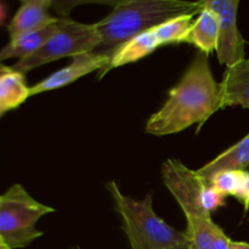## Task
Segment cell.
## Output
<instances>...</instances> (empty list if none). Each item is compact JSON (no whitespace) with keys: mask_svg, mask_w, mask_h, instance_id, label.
I'll use <instances>...</instances> for the list:
<instances>
[{"mask_svg":"<svg viewBox=\"0 0 249 249\" xmlns=\"http://www.w3.org/2000/svg\"><path fill=\"white\" fill-rule=\"evenodd\" d=\"M72 249H80L79 247H75V248H72Z\"/></svg>","mask_w":249,"mask_h":249,"instance_id":"cell-26","label":"cell"},{"mask_svg":"<svg viewBox=\"0 0 249 249\" xmlns=\"http://www.w3.org/2000/svg\"><path fill=\"white\" fill-rule=\"evenodd\" d=\"M6 18V9H5V5L2 2H0V26H2Z\"/></svg>","mask_w":249,"mask_h":249,"instance_id":"cell-21","label":"cell"},{"mask_svg":"<svg viewBox=\"0 0 249 249\" xmlns=\"http://www.w3.org/2000/svg\"><path fill=\"white\" fill-rule=\"evenodd\" d=\"M5 113V112L4 111H2V109H1V107H0V117H1L2 116V114H4Z\"/></svg>","mask_w":249,"mask_h":249,"instance_id":"cell-25","label":"cell"},{"mask_svg":"<svg viewBox=\"0 0 249 249\" xmlns=\"http://www.w3.org/2000/svg\"><path fill=\"white\" fill-rule=\"evenodd\" d=\"M219 18L215 12L203 6L194 23L190 27L182 43H189L196 46L198 51L209 53H214L218 45Z\"/></svg>","mask_w":249,"mask_h":249,"instance_id":"cell-14","label":"cell"},{"mask_svg":"<svg viewBox=\"0 0 249 249\" xmlns=\"http://www.w3.org/2000/svg\"><path fill=\"white\" fill-rule=\"evenodd\" d=\"M220 89V109L241 106L249 109V58L226 67Z\"/></svg>","mask_w":249,"mask_h":249,"instance_id":"cell-11","label":"cell"},{"mask_svg":"<svg viewBox=\"0 0 249 249\" xmlns=\"http://www.w3.org/2000/svg\"><path fill=\"white\" fill-rule=\"evenodd\" d=\"M203 6L215 12L219 18L218 61L226 67L236 65L246 58L245 40L237 26L238 0H206Z\"/></svg>","mask_w":249,"mask_h":249,"instance_id":"cell-8","label":"cell"},{"mask_svg":"<svg viewBox=\"0 0 249 249\" xmlns=\"http://www.w3.org/2000/svg\"><path fill=\"white\" fill-rule=\"evenodd\" d=\"M194 17L195 16L178 17L134 36L133 39L124 43L113 51L108 67L102 73V75L113 68H118L121 66L141 60L153 53L160 46L173 43H182L190 27L194 23Z\"/></svg>","mask_w":249,"mask_h":249,"instance_id":"cell-7","label":"cell"},{"mask_svg":"<svg viewBox=\"0 0 249 249\" xmlns=\"http://www.w3.org/2000/svg\"><path fill=\"white\" fill-rule=\"evenodd\" d=\"M168 249H191V247H190V242H186V243H182V245L175 246V247L168 248Z\"/></svg>","mask_w":249,"mask_h":249,"instance_id":"cell-23","label":"cell"},{"mask_svg":"<svg viewBox=\"0 0 249 249\" xmlns=\"http://www.w3.org/2000/svg\"><path fill=\"white\" fill-rule=\"evenodd\" d=\"M55 209L36 201L23 186L15 184L0 195V237L10 249L24 248L43 236L36 224Z\"/></svg>","mask_w":249,"mask_h":249,"instance_id":"cell-5","label":"cell"},{"mask_svg":"<svg viewBox=\"0 0 249 249\" xmlns=\"http://www.w3.org/2000/svg\"><path fill=\"white\" fill-rule=\"evenodd\" d=\"M249 167V133L198 170L199 177L209 185L212 178L226 170H246Z\"/></svg>","mask_w":249,"mask_h":249,"instance_id":"cell-13","label":"cell"},{"mask_svg":"<svg viewBox=\"0 0 249 249\" xmlns=\"http://www.w3.org/2000/svg\"><path fill=\"white\" fill-rule=\"evenodd\" d=\"M162 179L187 220L186 235L191 249H214L213 231L215 223L202 204V192L207 182L196 170H191L179 160H165Z\"/></svg>","mask_w":249,"mask_h":249,"instance_id":"cell-4","label":"cell"},{"mask_svg":"<svg viewBox=\"0 0 249 249\" xmlns=\"http://www.w3.org/2000/svg\"><path fill=\"white\" fill-rule=\"evenodd\" d=\"M106 189L123 219V230L131 249H168L189 242L186 232L172 228L156 214L151 194L138 201L122 194L114 181L107 182Z\"/></svg>","mask_w":249,"mask_h":249,"instance_id":"cell-3","label":"cell"},{"mask_svg":"<svg viewBox=\"0 0 249 249\" xmlns=\"http://www.w3.org/2000/svg\"><path fill=\"white\" fill-rule=\"evenodd\" d=\"M202 1L184 0H125L118 1L105 18L97 22L101 41L97 53H111L134 36L181 16H196Z\"/></svg>","mask_w":249,"mask_h":249,"instance_id":"cell-2","label":"cell"},{"mask_svg":"<svg viewBox=\"0 0 249 249\" xmlns=\"http://www.w3.org/2000/svg\"><path fill=\"white\" fill-rule=\"evenodd\" d=\"M100 41L101 39L96 24L80 23L66 17L62 27L36 53L17 61L11 68L16 72L26 74L34 68L60 58H72L82 53L96 51Z\"/></svg>","mask_w":249,"mask_h":249,"instance_id":"cell-6","label":"cell"},{"mask_svg":"<svg viewBox=\"0 0 249 249\" xmlns=\"http://www.w3.org/2000/svg\"><path fill=\"white\" fill-rule=\"evenodd\" d=\"M238 202L243 206V209H245V213H247L249 211V173L246 178L245 182H243V186L241 189L240 195L237 196Z\"/></svg>","mask_w":249,"mask_h":249,"instance_id":"cell-19","label":"cell"},{"mask_svg":"<svg viewBox=\"0 0 249 249\" xmlns=\"http://www.w3.org/2000/svg\"><path fill=\"white\" fill-rule=\"evenodd\" d=\"M213 238H214V249H231V240L226 236L223 229L219 225L214 226L213 231Z\"/></svg>","mask_w":249,"mask_h":249,"instance_id":"cell-18","label":"cell"},{"mask_svg":"<svg viewBox=\"0 0 249 249\" xmlns=\"http://www.w3.org/2000/svg\"><path fill=\"white\" fill-rule=\"evenodd\" d=\"M9 71H11V67H9V66H5L4 63L0 62V75L4 74V73L9 72Z\"/></svg>","mask_w":249,"mask_h":249,"instance_id":"cell-22","label":"cell"},{"mask_svg":"<svg viewBox=\"0 0 249 249\" xmlns=\"http://www.w3.org/2000/svg\"><path fill=\"white\" fill-rule=\"evenodd\" d=\"M202 204H203L204 209L212 214L218 208L225 206V197L213 186L207 185L202 192Z\"/></svg>","mask_w":249,"mask_h":249,"instance_id":"cell-17","label":"cell"},{"mask_svg":"<svg viewBox=\"0 0 249 249\" xmlns=\"http://www.w3.org/2000/svg\"><path fill=\"white\" fill-rule=\"evenodd\" d=\"M248 173L249 172H247V170H226V172H220L212 178L209 186H213L214 189L218 190L224 197L232 196L237 198Z\"/></svg>","mask_w":249,"mask_h":249,"instance_id":"cell-16","label":"cell"},{"mask_svg":"<svg viewBox=\"0 0 249 249\" xmlns=\"http://www.w3.org/2000/svg\"><path fill=\"white\" fill-rule=\"evenodd\" d=\"M111 57V53H97V51L74 56L72 57L70 65L56 71L38 84L31 87L29 95L34 96L41 92L60 89L95 71H100L99 77L101 78L102 73L108 67Z\"/></svg>","mask_w":249,"mask_h":249,"instance_id":"cell-9","label":"cell"},{"mask_svg":"<svg viewBox=\"0 0 249 249\" xmlns=\"http://www.w3.org/2000/svg\"><path fill=\"white\" fill-rule=\"evenodd\" d=\"M65 18L66 17H62L44 28L10 39L9 43L0 49V62L9 58H18L19 61L33 55L62 27Z\"/></svg>","mask_w":249,"mask_h":249,"instance_id":"cell-12","label":"cell"},{"mask_svg":"<svg viewBox=\"0 0 249 249\" xmlns=\"http://www.w3.org/2000/svg\"><path fill=\"white\" fill-rule=\"evenodd\" d=\"M220 109V89L209 66L208 55L198 51L167 101L146 123L145 131L155 136L178 134L202 124Z\"/></svg>","mask_w":249,"mask_h":249,"instance_id":"cell-1","label":"cell"},{"mask_svg":"<svg viewBox=\"0 0 249 249\" xmlns=\"http://www.w3.org/2000/svg\"><path fill=\"white\" fill-rule=\"evenodd\" d=\"M0 249H10L1 237H0Z\"/></svg>","mask_w":249,"mask_h":249,"instance_id":"cell-24","label":"cell"},{"mask_svg":"<svg viewBox=\"0 0 249 249\" xmlns=\"http://www.w3.org/2000/svg\"><path fill=\"white\" fill-rule=\"evenodd\" d=\"M231 249H249V243L242 241H231Z\"/></svg>","mask_w":249,"mask_h":249,"instance_id":"cell-20","label":"cell"},{"mask_svg":"<svg viewBox=\"0 0 249 249\" xmlns=\"http://www.w3.org/2000/svg\"><path fill=\"white\" fill-rule=\"evenodd\" d=\"M53 5V1L51 0H23L7 26L10 39L38 31L57 22V17L49 14V9Z\"/></svg>","mask_w":249,"mask_h":249,"instance_id":"cell-10","label":"cell"},{"mask_svg":"<svg viewBox=\"0 0 249 249\" xmlns=\"http://www.w3.org/2000/svg\"><path fill=\"white\" fill-rule=\"evenodd\" d=\"M31 87L24 79V74L11 71L0 75V107L4 112L21 106L28 97Z\"/></svg>","mask_w":249,"mask_h":249,"instance_id":"cell-15","label":"cell"}]
</instances>
